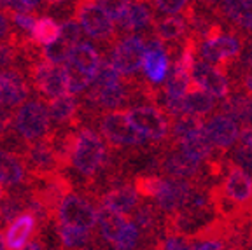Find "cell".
I'll list each match as a JSON object with an SVG mask.
<instances>
[{
    "label": "cell",
    "instance_id": "obj_1",
    "mask_svg": "<svg viewBox=\"0 0 252 250\" xmlns=\"http://www.w3.org/2000/svg\"><path fill=\"white\" fill-rule=\"evenodd\" d=\"M245 37L235 30H228L224 25L217 21L209 31L207 39L201 40L198 49V58L210 65L217 66L229 77L236 66L242 65L245 51Z\"/></svg>",
    "mask_w": 252,
    "mask_h": 250
},
{
    "label": "cell",
    "instance_id": "obj_2",
    "mask_svg": "<svg viewBox=\"0 0 252 250\" xmlns=\"http://www.w3.org/2000/svg\"><path fill=\"white\" fill-rule=\"evenodd\" d=\"M74 16L84 33L107 49H110L121 37L116 21L94 0H75Z\"/></svg>",
    "mask_w": 252,
    "mask_h": 250
},
{
    "label": "cell",
    "instance_id": "obj_3",
    "mask_svg": "<svg viewBox=\"0 0 252 250\" xmlns=\"http://www.w3.org/2000/svg\"><path fill=\"white\" fill-rule=\"evenodd\" d=\"M128 119L138 131L153 145L159 149L168 147L172 138L173 119L161 109L153 103H138L126 110Z\"/></svg>",
    "mask_w": 252,
    "mask_h": 250
},
{
    "label": "cell",
    "instance_id": "obj_4",
    "mask_svg": "<svg viewBox=\"0 0 252 250\" xmlns=\"http://www.w3.org/2000/svg\"><path fill=\"white\" fill-rule=\"evenodd\" d=\"M100 63H102V55L96 47L88 42L77 44L65 63L68 93L77 94L90 90L96 77Z\"/></svg>",
    "mask_w": 252,
    "mask_h": 250
},
{
    "label": "cell",
    "instance_id": "obj_5",
    "mask_svg": "<svg viewBox=\"0 0 252 250\" xmlns=\"http://www.w3.org/2000/svg\"><path fill=\"white\" fill-rule=\"evenodd\" d=\"M100 133L107 140V144L114 149H146L156 147L147 140L128 119V114L125 110H110L100 116L98 123ZM159 149V147H158Z\"/></svg>",
    "mask_w": 252,
    "mask_h": 250
},
{
    "label": "cell",
    "instance_id": "obj_6",
    "mask_svg": "<svg viewBox=\"0 0 252 250\" xmlns=\"http://www.w3.org/2000/svg\"><path fill=\"white\" fill-rule=\"evenodd\" d=\"M147 53L146 39L142 35L128 33L125 37H119V40L109 49V60L116 66V70L125 79L138 77L142 66H144V58Z\"/></svg>",
    "mask_w": 252,
    "mask_h": 250
},
{
    "label": "cell",
    "instance_id": "obj_7",
    "mask_svg": "<svg viewBox=\"0 0 252 250\" xmlns=\"http://www.w3.org/2000/svg\"><path fill=\"white\" fill-rule=\"evenodd\" d=\"M158 175L210 184L207 180L205 164L191 159L177 147L159 149V153H158Z\"/></svg>",
    "mask_w": 252,
    "mask_h": 250
},
{
    "label": "cell",
    "instance_id": "obj_8",
    "mask_svg": "<svg viewBox=\"0 0 252 250\" xmlns=\"http://www.w3.org/2000/svg\"><path fill=\"white\" fill-rule=\"evenodd\" d=\"M20 154L23 157L25 164H27L28 173L33 179H42V177L62 173V170L65 168L62 159H60V154L55 145V138H53L51 133L42 140L28 144L23 153Z\"/></svg>",
    "mask_w": 252,
    "mask_h": 250
},
{
    "label": "cell",
    "instance_id": "obj_9",
    "mask_svg": "<svg viewBox=\"0 0 252 250\" xmlns=\"http://www.w3.org/2000/svg\"><path fill=\"white\" fill-rule=\"evenodd\" d=\"M14 129L27 144L46 138L51 133V118L47 107L35 100L25 102L16 112Z\"/></svg>",
    "mask_w": 252,
    "mask_h": 250
},
{
    "label": "cell",
    "instance_id": "obj_10",
    "mask_svg": "<svg viewBox=\"0 0 252 250\" xmlns=\"http://www.w3.org/2000/svg\"><path fill=\"white\" fill-rule=\"evenodd\" d=\"M30 74L37 91L47 100H55V98L68 93L65 65H56V63L40 58L33 63Z\"/></svg>",
    "mask_w": 252,
    "mask_h": 250
},
{
    "label": "cell",
    "instance_id": "obj_11",
    "mask_svg": "<svg viewBox=\"0 0 252 250\" xmlns=\"http://www.w3.org/2000/svg\"><path fill=\"white\" fill-rule=\"evenodd\" d=\"M56 220L63 226L93 231L98 226V210L86 198H81L75 192H70V194L65 196V199L60 205Z\"/></svg>",
    "mask_w": 252,
    "mask_h": 250
},
{
    "label": "cell",
    "instance_id": "obj_12",
    "mask_svg": "<svg viewBox=\"0 0 252 250\" xmlns=\"http://www.w3.org/2000/svg\"><path fill=\"white\" fill-rule=\"evenodd\" d=\"M212 12L228 30L252 40V0H222Z\"/></svg>",
    "mask_w": 252,
    "mask_h": 250
},
{
    "label": "cell",
    "instance_id": "obj_13",
    "mask_svg": "<svg viewBox=\"0 0 252 250\" xmlns=\"http://www.w3.org/2000/svg\"><path fill=\"white\" fill-rule=\"evenodd\" d=\"M154 37L165 44L170 58L175 60L191 37L189 23L184 16H161L154 25Z\"/></svg>",
    "mask_w": 252,
    "mask_h": 250
},
{
    "label": "cell",
    "instance_id": "obj_14",
    "mask_svg": "<svg viewBox=\"0 0 252 250\" xmlns=\"http://www.w3.org/2000/svg\"><path fill=\"white\" fill-rule=\"evenodd\" d=\"M203 129L209 140L220 154H228L240 138V125L222 112H216L205 119Z\"/></svg>",
    "mask_w": 252,
    "mask_h": 250
},
{
    "label": "cell",
    "instance_id": "obj_15",
    "mask_svg": "<svg viewBox=\"0 0 252 250\" xmlns=\"http://www.w3.org/2000/svg\"><path fill=\"white\" fill-rule=\"evenodd\" d=\"M191 82L220 102L228 98L233 91L231 81L228 75L224 72H220L217 66L210 65L200 58L194 62L193 68H191Z\"/></svg>",
    "mask_w": 252,
    "mask_h": 250
},
{
    "label": "cell",
    "instance_id": "obj_16",
    "mask_svg": "<svg viewBox=\"0 0 252 250\" xmlns=\"http://www.w3.org/2000/svg\"><path fill=\"white\" fill-rule=\"evenodd\" d=\"M194 189V182L182 179H173V177H163L161 189L154 198V205L159 208L165 217L181 212L189 201V196Z\"/></svg>",
    "mask_w": 252,
    "mask_h": 250
},
{
    "label": "cell",
    "instance_id": "obj_17",
    "mask_svg": "<svg viewBox=\"0 0 252 250\" xmlns=\"http://www.w3.org/2000/svg\"><path fill=\"white\" fill-rule=\"evenodd\" d=\"M156 16H154L153 9L146 2H137L131 0L130 7L123 16V20L118 23L119 31L128 33H135V35H142L144 39H151L154 37V25H156Z\"/></svg>",
    "mask_w": 252,
    "mask_h": 250
},
{
    "label": "cell",
    "instance_id": "obj_18",
    "mask_svg": "<svg viewBox=\"0 0 252 250\" xmlns=\"http://www.w3.org/2000/svg\"><path fill=\"white\" fill-rule=\"evenodd\" d=\"M147 44V53L144 58V66L142 72L147 77V81L154 86H159L166 81L172 66V58H170L168 51H166L165 44L161 40H158L156 37H151L146 40Z\"/></svg>",
    "mask_w": 252,
    "mask_h": 250
},
{
    "label": "cell",
    "instance_id": "obj_19",
    "mask_svg": "<svg viewBox=\"0 0 252 250\" xmlns=\"http://www.w3.org/2000/svg\"><path fill=\"white\" fill-rule=\"evenodd\" d=\"M142 201L144 199L138 196L133 184L131 182H123V184H116L102 192V196L98 198V207L103 205V207L118 212V214L131 217L133 212L140 207Z\"/></svg>",
    "mask_w": 252,
    "mask_h": 250
},
{
    "label": "cell",
    "instance_id": "obj_20",
    "mask_svg": "<svg viewBox=\"0 0 252 250\" xmlns=\"http://www.w3.org/2000/svg\"><path fill=\"white\" fill-rule=\"evenodd\" d=\"M81 35H83V28H81V25L77 21L74 20L63 21L60 39L55 44H51V46L44 47L42 58L51 63H56V65H65L72 49L77 44H81Z\"/></svg>",
    "mask_w": 252,
    "mask_h": 250
},
{
    "label": "cell",
    "instance_id": "obj_21",
    "mask_svg": "<svg viewBox=\"0 0 252 250\" xmlns=\"http://www.w3.org/2000/svg\"><path fill=\"white\" fill-rule=\"evenodd\" d=\"M47 110L53 125L58 126L60 131L79 129V102L72 93L49 100Z\"/></svg>",
    "mask_w": 252,
    "mask_h": 250
},
{
    "label": "cell",
    "instance_id": "obj_22",
    "mask_svg": "<svg viewBox=\"0 0 252 250\" xmlns=\"http://www.w3.org/2000/svg\"><path fill=\"white\" fill-rule=\"evenodd\" d=\"M28 96V84L25 77L18 70L0 72V105L2 107H16L23 105Z\"/></svg>",
    "mask_w": 252,
    "mask_h": 250
},
{
    "label": "cell",
    "instance_id": "obj_23",
    "mask_svg": "<svg viewBox=\"0 0 252 250\" xmlns=\"http://www.w3.org/2000/svg\"><path fill=\"white\" fill-rule=\"evenodd\" d=\"M39 233L37 219L30 212H25L18 219H14L5 229V245L9 250H23L30 238Z\"/></svg>",
    "mask_w": 252,
    "mask_h": 250
},
{
    "label": "cell",
    "instance_id": "obj_24",
    "mask_svg": "<svg viewBox=\"0 0 252 250\" xmlns=\"http://www.w3.org/2000/svg\"><path fill=\"white\" fill-rule=\"evenodd\" d=\"M177 149H181L186 156H189L191 159L200 161V163H209L210 159L220 154L216 147L212 145V142L209 140L205 129H196V131H191L189 135H186L177 145Z\"/></svg>",
    "mask_w": 252,
    "mask_h": 250
},
{
    "label": "cell",
    "instance_id": "obj_25",
    "mask_svg": "<svg viewBox=\"0 0 252 250\" xmlns=\"http://www.w3.org/2000/svg\"><path fill=\"white\" fill-rule=\"evenodd\" d=\"M217 105H219L217 98H214L207 91L200 90L196 84H191L186 96L182 98V112L189 114V116H198V118L203 119L216 114Z\"/></svg>",
    "mask_w": 252,
    "mask_h": 250
},
{
    "label": "cell",
    "instance_id": "obj_26",
    "mask_svg": "<svg viewBox=\"0 0 252 250\" xmlns=\"http://www.w3.org/2000/svg\"><path fill=\"white\" fill-rule=\"evenodd\" d=\"M25 166L27 164H25L21 154L0 149V184L2 186L14 188V186L23 184L28 172L25 170Z\"/></svg>",
    "mask_w": 252,
    "mask_h": 250
},
{
    "label": "cell",
    "instance_id": "obj_27",
    "mask_svg": "<svg viewBox=\"0 0 252 250\" xmlns=\"http://www.w3.org/2000/svg\"><path fill=\"white\" fill-rule=\"evenodd\" d=\"M220 112L235 119L240 128L252 126V98L240 91H233L219 105Z\"/></svg>",
    "mask_w": 252,
    "mask_h": 250
},
{
    "label": "cell",
    "instance_id": "obj_28",
    "mask_svg": "<svg viewBox=\"0 0 252 250\" xmlns=\"http://www.w3.org/2000/svg\"><path fill=\"white\" fill-rule=\"evenodd\" d=\"M128 220H130V217H126V215L118 214V212L110 210L103 205L98 207V231L102 240L109 245L110 243L114 245V242L119 238Z\"/></svg>",
    "mask_w": 252,
    "mask_h": 250
},
{
    "label": "cell",
    "instance_id": "obj_29",
    "mask_svg": "<svg viewBox=\"0 0 252 250\" xmlns=\"http://www.w3.org/2000/svg\"><path fill=\"white\" fill-rule=\"evenodd\" d=\"M191 74H189L186 68H182L181 63L172 62V66H170L168 77L165 81V86H163V91H165L166 96L170 98H184L186 93L191 88Z\"/></svg>",
    "mask_w": 252,
    "mask_h": 250
},
{
    "label": "cell",
    "instance_id": "obj_30",
    "mask_svg": "<svg viewBox=\"0 0 252 250\" xmlns=\"http://www.w3.org/2000/svg\"><path fill=\"white\" fill-rule=\"evenodd\" d=\"M60 33H62V25H58L56 20L49 16H42V18H37L35 27L30 31V39L33 44L46 47L55 44L60 39Z\"/></svg>",
    "mask_w": 252,
    "mask_h": 250
},
{
    "label": "cell",
    "instance_id": "obj_31",
    "mask_svg": "<svg viewBox=\"0 0 252 250\" xmlns=\"http://www.w3.org/2000/svg\"><path fill=\"white\" fill-rule=\"evenodd\" d=\"M205 125L203 118H198V116H189V114H182L181 118L173 119L172 126V138H170L168 147H175L186 135H189L191 131H196L201 129Z\"/></svg>",
    "mask_w": 252,
    "mask_h": 250
},
{
    "label": "cell",
    "instance_id": "obj_32",
    "mask_svg": "<svg viewBox=\"0 0 252 250\" xmlns=\"http://www.w3.org/2000/svg\"><path fill=\"white\" fill-rule=\"evenodd\" d=\"M58 235H60V242H62V245L65 250L84 247V245H88V243L93 242L91 231L81 229V227H72V226L58 224Z\"/></svg>",
    "mask_w": 252,
    "mask_h": 250
},
{
    "label": "cell",
    "instance_id": "obj_33",
    "mask_svg": "<svg viewBox=\"0 0 252 250\" xmlns=\"http://www.w3.org/2000/svg\"><path fill=\"white\" fill-rule=\"evenodd\" d=\"M131 184L133 188L137 189L138 196L142 199H154L161 189V184H163V177L158 175V173H138V175L133 177L131 180Z\"/></svg>",
    "mask_w": 252,
    "mask_h": 250
},
{
    "label": "cell",
    "instance_id": "obj_34",
    "mask_svg": "<svg viewBox=\"0 0 252 250\" xmlns=\"http://www.w3.org/2000/svg\"><path fill=\"white\" fill-rule=\"evenodd\" d=\"M194 0H153V7L161 16H182Z\"/></svg>",
    "mask_w": 252,
    "mask_h": 250
},
{
    "label": "cell",
    "instance_id": "obj_35",
    "mask_svg": "<svg viewBox=\"0 0 252 250\" xmlns=\"http://www.w3.org/2000/svg\"><path fill=\"white\" fill-rule=\"evenodd\" d=\"M229 81H231L233 91H240V93H245L247 96L252 98V72L247 66H236L235 70L229 74Z\"/></svg>",
    "mask_w": 252,
    "mask_h": 250
},
{
    "label": "cell",
    "instance_id": "obj_36",
    "mask_svg": "<svg viewBox=\"0 0 252 250\" xmlns=\"http://www.w3.org/2000/svg\"><path fill=\"white\" fill-rule=\"evenodd\" d=\"M107 14L116 21V25L123 20V16L126 14L128 7H130L131 0H94Z\"/></svg>",
    "mask_w": 252,
    "mask_h": 250
},
{
    "label": "cell",
    "instance_id": "obj_37",
    "mask_svg": "<svg viewBox=\"0 0 252 250\" xmlns=\"http://www.w3.org/2000/svg\"><path fill=\"white\" fill-rule=\"evenodd\" d=\"M12 23L18 30H21V33H28L30 35L32 28L35 27L37 18L32 12H12L11 14Z\"/></svg>",
    "mask_w": 252,
    "mask_h": 250
},
{
    "label": "cell",
    "instance_id": "obj_38",
    "mask_svg": "<svg viewBox=\"0 0 252 250\" xmlns=\"http://www.w3.org/2000/svg\"><path fill=\"white\" fill-rule=\"evenodd\" d=\"M14 118L16 114L12 112L9 107H2L0 105V140H4L9 135V131L14 126Z\"/></svg>",
    "mask_w": 252,
    "mask_h": 250
},
{
    "label": "cell",
    "instance_id": "obj_39",
    "mask_svg": "<svg viewBox=\"0 0 252 250\" xmlns=\"http://www.w3.org/2000/svg\"><path fill=\"white\" fill-rule=\"evenodd\" d=\"M42 4V0H12L11 4V14L12 12H30L37 9Z\"/></svg>",
    "mask_w": 252,
    "mask_h": 250
},
{
    "label": "cell",
    "instance_id": "obj_40",
    "mask_svg": "<svg viewBox=\"0 0 252 250\" xmlns=\"http://www.w3.org/2000/svg\"><path fill=\"white\" fill-rule=\"evenodd\" d=\"M226 242L220 240H205V242H193L191 250H226Z\"/></svg>",
    "mask_w": 252,
    "mask_h": 250
},
{
    "label": "cell",
    "instance_id": "obj_41",
    "mask_svg": "<svg viewBox=\"0 0 252 250\" xmlns=\"http://www.w3.org/2000/svg\"><path fill=\"white\" fill-rule=\"evenodd\" d=\"M238 144L252 149V126H245V128L240 129V138H238Z\"/></svg>",
    "mask_w": 252,
    "mask_h": 250
},
{
    "label": "cell",
    "instance_id": "obj_42",
    "mask_svg": "<svg viewBox=\"0 0 252 250\" xmlns=\"http://www.w3.org/2000/svg\"><path fill=\"white\" fill-rule=\"evenodd\" d=\"M196 5H200L201 9H207V11H214L217 5L222 2V0H194Z\"/></svg>",
    "mask_w": 252,
    "mask_h": 250
},
{
    "label": "cell",
    "instance_id": "obj_43",
    "mask_svg": "<svg viewBox=\"0 0 252 250\" xmlns=\"http://www.w3.org/2000/svg\"><path fill=\"white\" fill-rule=\"evenodd\" d=\"M7 31H9V21H7V18H5L4 12H0V39H2Z\"/></svg>",
    "mask_w": 252,
    "mask_h": 250
},
{
    "label": "cell",
    "instance_id": "obj_44",
    "mask_svg": "<svg viewBox=\"0 0 252 250\" xmlns=\"http://www.w3.org/2000/svg\"><path fill=\"white\" fill-rule=\"evenodd\" d=\"M23 250H46V247L40 243V240H35V242H32V243H28L27 247H25Z\"/></svg>",
    "mask_w": 252,
    "mask_h": 250
},
{
    "label": "cell",
    "instance_id": "obj_45",
    "mask_svg": "<svg viewBox=\"0 0 252 250\" xmlns=\"http://www.w3.org/2000/svg\"><path fill=\"white\" fill-rule=\"evenodd\" d=\"M49 7H60V5H65L68 0H46Z\"/></svg>",
    "mask_w": 252,
    "mask_h": 250
},
{
    "label": "cell",
    "instance_id": "obj_46",
    "mask_svg": "<svg viewBox=\"0 0 252 250\" xmlns=\"http://www.w3.org/2000/svg\"><path fill=\"white\" fill-rule=\"evenodd\" d=\"M245 66L247 68H252V40L249 44V53H247V58H245Z\"/></svg>",
    "mask_w": 252,
    "mask_h": 250
},
{
    "label": "cell",
    "instance_id": "obj_47",
    "mask_svg": "<svg viewBox=\"0 0 252 250\" xmlns=\"http://www.w3.org/2000/svg\"><path fill=\"white\" fill-rule=\"evenodd\" d=\"M11 4L12 0H0V7L5 9V11H11Z\"/></svg>",
    "mask_w": 252,
    "mask_h": 250
},
{
    "label": "cell",
    "instance_id": "obj_48",
    "mask_svg": "<svg viewBox=\"0 0 252 250\" xmlns=\"http://www.w3.org/2000/svg\"><path fill=\"white\" fill-rule=\"evenodd\" d=\"M0 250H5V235L0 231Z\"/></svg>",
    "mask_w": 252,
    "mask_h": 250
},
{
    "label": "cell",
    "instance_id": "obj_49",
    "mask_svg": "<svg viewBox=\"0 0 252 250\" xmlns=\"http://www.w3.org/2000/svg\"><path fill=\"white\" fill-rule=\"evenodd\" d=\"M5 198V191H4V186L0 184V201H4Z\"/></svg>",
    "mask_w": 252,
    "mask_h": 250
},
{
    "label": "cell",
    "instance_id": "obj_50",
    "mask_svg": "<svg viewBox=\"0 0 252 250\" xmlns=\"http://www.w3.org/2000/svg\"><path fill=\"white\" fill-rule=\"evenodd\" d=\"M137 2H146L147 4V2H153V0H137Z\"/></svg>",
    "mask_w": 252,
    "mask_h": 250
},
{
    "label": "cell",
    "instance_id": "obj_51",
    "mask_svg": "<svg viewBox=\"0 0 252 250\" xmlns=\"http://www.w3.org/2000/svg\"><path fill=\"white\" fill-rule=\"evenodd\" d=\"M83 250H90V249H83Z\"/></svg>",
    "mask_w": 252,
    "mask_h": 250
}]
</instances>
